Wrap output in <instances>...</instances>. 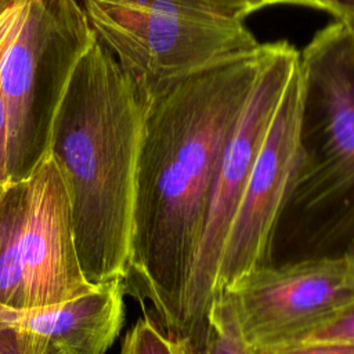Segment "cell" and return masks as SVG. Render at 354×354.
<instances>
[{
  "mask_svg": "<svg viewBox=\"0 0 354 354\" xmlns=\"http://www.w3.org/2000/svg\"><path fill=\"white\" fill-rule=\"evenodd\" d=\"M266 51L263 43L145 101L124 285L180 337L218 163Z\"/></svg>",
  "mask_w": 354,
  "mask_h": 354,
  "instance_id": "obj_1",
  "label": "cell"
},
{
  "mask_svg": "<svg viewBox=\"0 0 354 354\" xmlns=\"http://www.w3.org/2000/svg\"><path fill=\"white\" fill-rule=\"evenodd\" d=\"M145 101L97 39L57 108L48 153L66 189L79 264L90 285L126 278Z\"/></svg>",
  "mask_w": 354,
  "mask_h": 354,
  "instance_id": "obj_2",
  "label": "cell"
},
{
  "mask_svg": "<svg viewBox=\"0 0 354 354\" xmlns=\"http://www.w3.org/2000/svg\"><path fill=\"white\" fill-rule=\"evenodd\" d=\"M97 39L144 101L207 69L252 55L243 18L205 0H79Z\"/></svg>",
  "mask_w": 354,
  "mask_h": 354,
  "instance_id": "obj_3",
  "label": "cell"
},
{
  "mask_svg": "<svg viewBox=\"0 0 354 354\" xmlns=\"http://www.w3.org/2000/svg\"><path fill=\"white\" fill-rule=\"evenodd\" d=\"M95 39L77 0H22L0 53L8 181L26 180L48 152L57 108Z\"/></svg>",
  "mask_w": 354,
  "mask_h": 354,
  "instance_id": "obj_4",
  "label": "cell"
},
{
  "mask_svg": "<svg viewBox=\"0 0 354 354\" xmlns=\"http://www.w3.org/2000/svg\"><path fill=\"white\" fill-rule=\"evenodd\" d=\"M299 58L300 53L286 40L267 43L261 68L224 147L185 295L181 337L189 347L203 339L227 232L267 127Z\"/></svg>",
  "mask_w": 354,
  "mask_h": 354,
  "instance_id": "obj_5",
  "label": "cell"
},
{
  "mask_svg": "<svg viewBox=\"0 0 354 354\" xmlns=\"http://www.w3.org/2000/svg\"><path fill=\"white\" fill-rule=\"evenodd\" d=\"M306 158L299 58L267 127L227 232L216 272L214 297L243 275L270 264L279 217L295 194Z\"/></svg>",
  "mask_w": 354,
  "mask_h": 354,
  "instance_id": "obj_6",
  "label": "cell"
},
{
  "mask_svg": "<svg viewBox=\"0 0 354 354\" xmlns=\"http://www.w3.org/2000/svg\"><path fill=\"white\" fill-rule=\"evenodd\" d=\"M306 163L295 189L319 202L354 189V54L340 21L300 53Z\"/></svg>",
  "mask_w": 354,
  "mask_h": 354,
  "instance_id": "obj_7",
  "label": "cell"
},
{
  "mask_svg": "<svg viewBox=\"0 0 354 354\" xmlns=\"http://www.w3.org/2000/svg\"><path fill=\"white\" fill-rule=\"evenodd\" d=\"M242 337L253 348L285 344L354 301L347 254L259 267L223 290Z\"/></svg>",
  "mask_w": 354,
  "mask_h": 354,
  "instance_id": "obj_8",
  "label": "cell"
},
{
  "mask_svg": "<svg viewBox=\"0 0 354 354\" xmlns=\"http://www.w3.org/2000/svg\"><path fill=\"white\" fill-rule=\"evenodd\" d=\"M26 187L22 308L55 304L93 288L79 264L64 180L48 152L26 178Z\"/></svg>",
  "mask_w": 354,
  "mask_h": 354,
  "instance_id": "obj_9",
  "label": "cell"
},
{
  "mask_svg": "<svg viewBox=\"0 0 354 354\" xmlns=\"http://www.w3.org/2000/svg\"><path fill=\"white\" fill-rule=\"evenodd\" d=\"M124 279L115 278L55 304H0V322L30 335L47 354H105L124 321Z\"/></svg>",
  "mask_w": 354,
  "mask_h": 354,
  "instance_id": "obj_10",
  "label": "cell"
},
{
  "mask_svg": "<svg viewBox=\"0 0 354 354\" xmlns=\"http://www.w3.org/2000/svg\"><path fill=\"white\" fill-rule=\"evenodd\" d=\"M26 180L7 183L0 199V304L24 307L21 241L26 212Z\"/></svg>",
  "mask_w": 354,
  "mask_h": 354,
  "instance_id": "obj_11",
  "label": "cell"
},
{
  "mask_svg": "<svg viewBox=\"0 0 354 354\" xmlns=\"http://www.w3.org/2000/svg\"><path fill=\"white\" fill-rule=\"evenodd\" d=\"M189 354H254V350L242 337L224 295L216 296L212 301L203 339L189 348Z\"/></svg>",
  "mask_w": 354,
  "mask_h": 354,
  "instance_id": "obj_12",
  "label": "cell"
},
{
  "mask_svg": "<svg viewBox=\"0 0 354 354\" xmlns=\"http://www.w3.org/2000/svg\"><path fill=\"white\" fill-rule=\"evenodd\" d=\"M120 354H189L188 342L145 315L126 333Z\"/></svg>",
  "mask_w": 354,
  "mask_h": 354,
  "instance_id": "obj_13",
  "label": "cell"
},
{
  "mask_svg": "<svg viewBox=\"0 0 354 354\" xmlns=\"http://www.w3.org/2000/svg\"><path fill=\"white\" fill-rule=\"evenodd\" d=\"M299 342L354 343V301L343 306L329 317L295 336L288 343Z\"/></svg>",
  "mask_w": 354,
  "mask_h": 354,
  "instance_id": "obj_14",
  "label": "cell"
},
{
  "mask_svg": "<svg viewBox=\"0 0 354 354\" xmlns=\"http://www.w3.org/2000/svg\"><path fill=\"white\" fill-rule=\"evenodd\" d=\"M21 1L18 0L11 8H8L1 17H0V53L8 39V35L12 29V25L18 17ZM7 142H8V130H7V112L6 105L0 88V181L10 183L8 181V171H7Z\"/></svg>",
  "mask_w": 354,
  "mask_h": 354,
  "instance_id": "obj_15",
  "label": "cell"
},
{
  "mask_svg": "<svg viewBox=\"0 0 354 354\" xmlns=\"http://www.w3.org/2000/svg\"><path fill=\"white\" fill-rule=\"evenodd\" d=\"M254 354H354V343L299 342L257 348Z\"/></svg>",
  "mask_w": 354,
  "mask_h": 354,
  "instance_id": "obj_16",
  "label": "cell"
},
{
  "mask_svg": "<svg viewBox=\"0 0 354 354\" xmlns=\"http://www.w3.org/2000/svg\"><path fill=\"white\" fill-rule=\"evenodd\" d=\"M0 354H47L30 335L0 322Z\"/></svg>",
  "mask_w": 354,
  "mask_h": 354,
  "instance_id": "obj_17",
  "label": "cell"
},
{
  "mask_svg": "<svg viewBox=\"0 0 354 354\" xmlns=\"http://www.w3.org/2000/svg\"><path fill=\"white\" fill-rule=\"evenodd\" d=\"M275 4H290V6H301V7H310L314 10H319L324 12H328L332 15V8L328 3V0H252V10L253 12L264 8L267 6H275Z\"/></svg>",
  "mask_w": 354,
  "mask_h": 354,
  "instance_id": "obj_18",
  "label": "cell"
},
{
  "mask_svg": "<svg viewBox=\"0 0 354 354\" xmlns=\"http://www.w3.org/2000/svg\"><path fill=\"white\" fill-rule=\"evenodd\" d=\"M205 1H209L230 12H234L241 18H245L253 12L252 0H205Z\"/></svg>",
  "mask_w": 354,
  "mask_h": 354,
  "instance_id": "obj_19",
  "label": "cell"
},
{
  "mask_svg": "<svg viewBox=\"0 0 354 354\" xmlns=\"http://www.w3.org/2000/svg\"><path fill=\"white\" fill-rule=\"evenodd\" d=\"M332 8V17L336 21L354 17V0H328Z\"/></svg>",
  "mask_w": 354,
  "mask_h": 354,
  "instance_id": "obj_20",
  "label": "cell"
},
{
  "mask_svg": "<svg viewBox=\"0 0 354 354\" xmlns=\"http://www.w3.org/2000/svg\"><path fill=\"white\" fill-rule=\"evenodd\" d=\"M350 37V41H351V48H353V54H354V17L351 18H346L343 21H340Z\"/></svg>",
  "mask_w": 354,
  "mask_h": 354,
  "instance_id": "obj_21",
  "label": "cell"
},
{
  "mask_svg": "<svg viewBox=\"0 0 354 354\" xmlns=\"http://www.w3.org/2000/svg\"><path fill=\"white\" fill-rule=\"evenodd\" d=\"M18 0H0V17L8 10L11 8Z\"/></svg>",
  "mask_w": 354,
  "mask_h": 354,
  "instance_id": "obj_22",
  "label": "cell"
},
{
  "mask_svg": "<svg viewBox=\"0 0 354 354\" xmlns=\"http://www.w3.org/2000/svg\"><path fill=\"white\" fill-rule=\"evenodd\" d=\"M346 253H347V254H348V256H350V257L354 260V241L351 242V245H350V249H348Z\"/></svg>",
  "mask_w": 354,
  "mask_h": 354,
  "instance_id": "obj_23",
  "label": "cell"
},
{
  "mask_svg": "<svg viewBox=\"0 0 354 354\" xmlns=\"http://www.w3.org/2000/svg\"><path fill=\"white\" fill-rule=\"evenodd\" d=\"M6 184H7V183H3V181H0V199H1V195H3V191H4V187H6Z\"/></svg>",
  "mask_w": 354,
  "mask_h": 354,
  "instance_id": "obj_24",
  "label": "cell"
}]
</instances>
